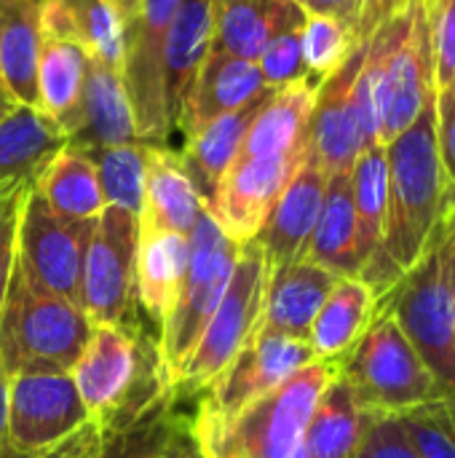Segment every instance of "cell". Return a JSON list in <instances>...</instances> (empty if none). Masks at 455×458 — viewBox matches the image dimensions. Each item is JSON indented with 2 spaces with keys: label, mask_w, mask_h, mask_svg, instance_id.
Masks as SVG:
<instances>
[{
  "label": "cell",
  "mask_w": 455,
  "mask_h": 458,
  "mask_svg": "<svg viewBox=\"0 0 455 458\" xmlns=\"http://www.w3.org/2000/svg\"><path fill=\"white\" fill-rule=\"evenodd\" d=\"M386 161L389 209L383 242L362 271L378 298L421 260L455 207V185L437 148L434 97L400 137L386 142Z\"/></svg>",
  "instance_id": "obj_1"
},
{
  "label": "cell",
  "mask_w": 455,
  "mask_h": 458,
  "mask_svg": "<svg viewBox=\"0 0 455 458\" xmlns=\"http://www.w3.org/2000/svg\"><path fill=\"white\" fill-rule=\"evenodd\" d=\"M437 94L424 0L373 32L354 83V107L365 148L400 137Z\"/></svg>",
  "instance_id": "obj_2"
},
{
  "label": "cell",
  "mask_w": 455,
  "mask_h": 458,
  "mask_svg": "<svg viewBox=\"0 0 455 458\" xmlns=\"http://www.w3.org/2000/svg\"><path fill=\"white\" fill-rule=\"evenodd\" d=\"M335 373V362L314 360L233 419L206 421L193 416L198 448L206 458H292L303 448L316 400Z\"/></svg>",
  "instance_id": "obj_3"
},
{
  "label": "cell",
  "mask_w": 455,
  "mask_h": 458,
  "mask_svg": "<svg viewBox=\"0 0 455 458\" xmlns=\"http://www.w3.org/2000/svg\"><path fill=\"white\" fill-rule=\"evenodd\" d=\"M94 333V322L80 303L32 287L13 266V276L0 309V370L70 373Z\"/></svg>",
  "instance_id": "obj_4"
},
{
  "label": "cell",
  "mask_w": 455,
  "mask_h": 458,
  "mask_svg": "<svg viewBox=\"0 0 455 458\" xmlns=\"http://www.w3.org/2000/svg\"><path fill=\"white\" fill-rule=\"evenodd\" d=\"M338 373L370 413L400 416L424 403L448 397L394 314L381 303L362 341L338 365Z\"/></svg>",
  "instance_id": "obj_5"
},
{
  "label": "cell",
  "mask_w": 455,
  "mask_h": 458,
  "mask_svg": "<svg viewBox=\"0 0 455 458\" xmlns=\"http://www.w3.org/2000/svg\"><path fill=\"white\" fill-rule=\"evenodd\" d=\"M188 274L169 317L158 327L161 335L156 341L172 381L217 311L241 252V247L223 233L209 209L201 212L198 223L188 233Z\"/></svg>",
  "instance_id": "obj_6"
},
{
  "label": "cell",
  "mask_w": 455,
  "mask_h": 458,
  "mask_svg": "<svg viewBox=\"0 0 455 458\" xmlns=\"http://www.w3.org/2000/svg\"><path fill=\"white\" fill-rule=\"evenodd\" d=\"M378 303L394 314L445 394H455V298L445 268L442 231Z\"/></svg>",
  "instance_id": "obj_7"
},
{
  "label": "cell",
  "mask_w": 455,
  "mask_h": 458,
  "mask_svg": "<svg viewBox=\"0 0 455 458\" xmlns=\"http://www.w3.org/2000/svg\"><path fill=\"white\" fill-rule=\"evenodd\" d=\"M268 287V266L260 244L252 239L241 244L228 290L206 322L201 338L188 354L185 365L177 370L172 389L174 397L201 394L223 373V368L236 357V352L255 335L263 322V301Z\"/></svg>",
  "instance_id": "obj_8"
},
{
  "label": "cell",
  "mask_w": 455,
  "mask_h": 458,
  "mask_svg": "<svg viewBox=\"0 0 455 458\" xmlns=\"http://www.w3.org/2000/svg\"><path fill=\"white\" fill-rule=\"evenodd\" d=\"M137 250L139 217L105 207L94 220L80 268V309L94 325L137 327Z\"/></svg>",
  "instance_id": "obj_9"
},
{
  "label": "cell",
  "mask_w": 455,
  "mask_h": 458,
  "mask_svg": "<svg viewBox=\"0 0 455 458\" xmlns=\"http://www.w3.org/2000/svg\"><path fill=\"white\" fill-rule=\"evenodd\" d=\"M94 220H67L29 185L16 236V271L38 290L80 303V268Z\"/></svg>",
  "instance_id": "obj_10"
},
{
  "label": "cell",
  "mask_w": 455,
  "mask_h": 458,
  "mask_svg": "<svg viewBox=\"0 0 455 458\" xmlns=\"http://www.w3.org/2000/svg\"><path fill=\"white\" fill-rule=\"evenodd\" d=\"M182 0H145L123 30L121 78L137 123L139 142L169 145L172 126L164 105V48Z\"/></svg>",
  "instance_id": "obj_11"
},
{
  "label": "cell",
  "mask_w": 455,
  "mask_h": 458,
  "mask_svg": "<svg viewBox=\"0 0 455 458\" xmlns=\"http://www.w3.org/2000/svg\"><path fill=\"white\" fill-rule=\"evenodd\" d=\"M316 357L308 341L287 338L265 330L263 325L255 335L236 352V357L223 368V373L201 392V405L196 419L225 421L241 413L249 403L268 394L300 368L311 365Z\"/></svg>",
  "instance_id": "obj_12"
},
{
  "label": "cell",
  "mask_w": 455,
  "mask_h": 458,
  "mask_svg": "<svg viewBox=\"0 0 455 458\" xmlns=\"http://www.w3.org/2000/svg\"><path fill=\"white\" fill-rule=\"evenodd\" d=\"M88 419L70 373H27L8 378L5 437L16 451L40 456L78 432Z\"/></svg>",
  "instance_id": "obj_13"
},
{
  "label": "cell",
  "mask_w": 455,
  "mask_h": 458,
  "mask_svg": "<svg viewBox=\"0 0 455 458\" xmlns=\"http://www.w3.org/2000/svg\"><path fill=\"white\" fill-rule=\"evenodd\" d=\"M308 148L271 158H236L206 204L215 223L239 247L252 242L268 220L282 191L303 164Z\"/></svg>",
  "instance_id": "obj_14"
},
{
  "label": "cell",
  "mask_w": 455,
  "mask_h": 458,
  "mask_svg": "<svg viewBox=\"0 0 455 458\" xmlns=\"http://www.w3.org/2000/svg\"><path fill=\"white\" fill-rule=\"evenodd\" d=\"M365 48L367 43H357L346 62L319 83L314 97L308 153L327 174L351 172L357 156L365 150L354 107V83L365 59Z\"/></svg>",
  "instance_id": "obj_15"
},
{
  "label": "cell",
  "mask_w": 455,
  "mask_h": 458,
  "mask_svg": "<svg viewBox=\"0 0 455 458\" xmlns=\"http://www.w3.org/2000/svg\"><path fill=\"white\" fill-rule=\"evenodd\" d=\"M327 177L330 174L311 158V153H306L303 164L298 166V172L282 191L279 201L274 204L268 220L255 236V242L263 250L268 276L284 266L303 260L322 212Z\"/></svg>",
  "instance_id": "obj_16"
},
{
  "label": "cell",
  "mask_w": 455,
  "mask_h": 458,
  "mask_svg": "<svg viewBox=\"0 0 455 458\" xmlns=\"http://www.w3.org/2000/svg\"><path fill=\"white\" fill-rule=\"evenodd\" d=\"M268 91L271 89L265 86L255 62L223 51H209L185 94L174 131H180L185 140L209 121L241 110L244 105L265 97Z\"/></svg>",
  "instance_id": "obj_17"
},
{
  "label": "cell",
  "mask_w": 455,
  "mask_h": 458,
  "mask_svg": "<svg viewBox=\"0 0 455 458\" xmlns=\"http://www.w3.org/2000/svg\"><path fill=\"white\" fill-rule=\"evenodd\" d=\"M126 142H139V137L121 70L88 56L78 118L67 145L78 150H97Z\"/></svg>",
  "instance_id": "obj_18"
},
{
  "label": "cell",
  "mask_w": 455,
  "mask_h": 458,
  "mask_svg": "<svg viewBox=\"0 0 455 458\" xmlns=\"http://www.w3.org/2000/svg\"><path fill=\"white\" fill-rule=\"evenodd\" d=\"M306 11L295 0H215L212 48L247 62L260 59L271 40L303 30Z\"/></svg>",
  "instance_id": "obj_19"
},
{
  "label": "cell",
  "mask_w": 455,
  "mask_h": 458,
  "mask_svg": "<svg viewBox=\"0 0 455 458\" xmlns=\"http://www.w3.org/2000/svg\"><path fill=\"white\" fill-rule=\"evenodd\" d=\"M204 209V199L198 196L180 153L172 145H150L139 231H174L188 236Z\"/></svg>",
  "instance_id": "obj_20"
},
{
  "label": "cell",
  "mask_w": 455,
  "mask_h": 458,
  "mask_svg": "<svg viewBox=\"0 0 455 458\" xmlns=\"http://www.w3.org/2000/svg\"><path fill=\"white\" fill-rule=\"evenodd\" d=\"M341 276L311 263L298 260L268 276L263 301V327L287 338L308 341L311 325Z\"/></svg>",
  "instance_id": "obj_21"
},
{
  "label": "cell",
  "mask_w": 455,
  "mask_h": 458,
  "mask_svg": "<svg viewBox=\"0 0 455 458\" xmlns=\"http://www.w3.org/2000/svg\"><path fill=\"white\" fill-rule=\"evenodd\" d=\"M322 81L306 78L274 89L257 110L236 158H271L308 148V121Z\"/></svg>",
  "instance_id": "obj_22"
},
{
  "label": "cell",
  "mask_w": 455,
  "mask_h": 458,
  "mask_svg": "<svg viewBox=\"0 0 455 458\" xmlns=\"http://www.w3.org/2000/svg\"><path fill=\"white\" fill-rule=\"evenodd\" d=\"M375 309L378 295L362 276H341L311 325L308 346L314 357L341 365L367 333Z\"/></svg>",
  "instance_id": "obj_23"
},
{
  "label": "cell",
  "mask_w": 455,
  "mask_h": 458,
  "mask_svg": "<svg viewBox=\"0 0 455 458\" xmlns=\"http://www.w3.org/2000/svg\"><path fill=\"white\" fill-rule=\"evenodd\" d=\"M40 32L70 40L115 70L123 64V21L110 0H40Z\"/></svg>",
  "instance_id": "obj_24"
},
{
  "label": "cell",
  "mask_w": 455,
  "mask_h": 458,
  "mask_svg": "<svg viewBox=\"0 0 455 458\" xmlns=\"http://www.w3.org/2000/svg\"><path fill=\"white\" fill-rule=\"evenodd\" d=\"M215 0H182L164 48V105L174 134L185 94L212 48Z\"/></svg>",
  "instance_id": "obj_25"
},
{
  "label": "cell",
  "mask_w": 455,
  "mask_h": 458,
  "mask_svg": "<svg viewBox=\"0 0 455 458\" xmlns=\"http://www.w3.org/2000/svg\"><path fill=\"white\" fill-rule=\"evenodd\" d=\"M268 94L244 105L241 110H233V113H225V115L209 121L206 126H201L198 131H193L190 137L182 140V148L177 153H180L198 196L204 199V207L212 201L220 180L236 161V156L244 145V137L257 115V110L268 99Z\"/></svg>",
  "instance_id": "obj_26"
},
{
  "label": "cell",
  "mask_w": 455,
  "mask_h": 458,
  "mask_svg": "<svg viewBox=\"0 0 455 458\" xmlns=\"http://www.w3.org/2000/svg\"><path fill=\"white\" fill-rule=\"evenodd\" d=\"M40 0H0V86L38 110Z\"/></svg>",
  "instance_id": "obj_27"
},
{
  "label": "cell",
  "mask_w": 455,
  "mask_h": 458,
  "mask_svg": "<svg viewBox=\"0 0 455 458\" xmlns=\"http://www.w3.org/2000/svg\"><path fill=\"white\" fill-rule=\"evenodd\" d=\"M67 145V137L40 110L19 105L0 123V193L29 185Z\"/></svg>",
  "instance_id": "obj_28"
},
{
  "label": "cell",
  "mask_w": 455,
  "mask_h": 458,
  "mask_svg": "<svg viewBox=\"0 0 455 458\" xmlns=\"http://www.w3.org/2000/svg\"><path fill=\"white\" fill-rule=\"evenodd\" d=\"M370 421L373 413L362 408L349 381L335 373L322 389L311 421L306 427V454L308 458H354Z\"/></svg>",
  "instance_id": "obj_29"
},
{
  "label": "cell",
  "mask_w": 455,
  "mask_h": 458,
  "mask_svg": "<svg viewBox=\"0 0 455 458\" xmlns=\"http://www.w3.org/2000/svg\"><path fill=\"white\" fill-rule=\"evenodd\" d=\"M303 260H311L333 271L335 276L362 274L359 244H357V215L351 199V172H338L327 177L322 212L314 225Z\"/></svg>",
  "instance_id": "obj_30"
},
{
  "label": "cell",
  "mask_w": 455,
  "mask_h": 458,
  "mask_svg": "<svg viewBox=\"0 0 455 458\" xmlns=\"http://www.w3.org/2000/svg\"><path fill=\"white\" fill-rule=\"evenodd\" d=\"M190 244L185 233L139 231L137 250V303L150 319L164 325L188 274Z\"/></svg>",
  "instance_id": "obj_31"
},
{
  "label": "cell",
  "mask_w": 455,
  "mask_h": 458,
  "mask_svg": "<svg viewBox=\"0 0 455 458\" xmlns=\"http://www.w3.org/2000/svg\"><path fill=\"white\" fill-rule=\"evenodd\" d=\"M86 70L88 54L80 46L43 35L38 56V110L54 121L64 137L75 129Z\"/></svg>",
  "instance_id": "obj_32"
},
{
  "label": "cell",
  "mask_w": 455,
  "mask_h": 458,
  "mask_svg": "<svg viewBox=\"0 0 455 458\" xmlns=\"http://www.w3.org/2000/svg\"><path fill=\"white\" fill-rule=\"evenodd\" d=\"M32 185L46 199V204L67 220H97L107 207L94 161L70 145H64L43 166Z\"/></svg>",
  "instance_id": "obj_33"
},
{
  "label": "cell",
  "mask_w": 455,
  "mask_h": 458,
  "mask_svg": "<svg viewBox=\"0 0 455 458\" xmlns=\"http://www.w3.org/2000/svg\"><path fill=\"white\" fill-rule=\"evenodd\" d=\"M99 458H206L196 443L190 419L174 413V403L153 411L142 421L107 432Z\"/></svg>",
  "instance_id": "obj_34"
},
{
  "label": "cell",
  "mask_w": 455,
  "mask_h": 458,
  "mask_svg": "<svg viewBox=\"0 0 455 458\" xmlns=\"http://www.w3.org/2000/svg\"><path fill=\"white\" fill-rule=\"evenodd\" d=\"M351 199L357 215V244L362 271L378 255L389 209V161L386 145L365 148L351 166ZM362 276V274H359Z\"/></svg>",
  "instance_id": "obj_35"
},
{
  "label": "cell",
  "mask_w": 455,
  "mask_h": 458,
  "mask_svg": "<svg viewBox=\"0 0 455 458\" xmlns=\"http://www.w3.org/2000/svg\"><path fill=\"white\" fill-rule=\"evenodd\" d=\"M147 148V142H126L113 148L83 150L97 166L99 188L107 207H118L139 217L145 199Z\"/></svg>",
  "instance_id": "obj_36"
},
{
  "label": "cell",
  "mask_w": 455,
  "mask_h": 458,
  "mask_svg": "<svg viewBox=\"0 0 455 458\" xmlns=\"http://www.w3.org/2000/svg\"><path fill=\"white\" fill-rule=\"evenodd\" d=\"M421 458H455V394L397 416Z\"/></svg>",
  "instance_id": "obj_37"
},
{
  "label": "cell",
  "mask_w": 455,
  "mask_h": 458,
  "mask_svg": "<svg viewBox=\"0 0 455 458\" xmlns=\"http://www.w3.org/2000/svg\"><path fill=\"white\" fill-rule=\"evenodd\" d=\"M300 43H303V62L311 78L316 81H324L333 70H338L357 46L351 27L330 16H308V13L300 30Z\"/></svg>",
  "instance_id": "obj_38"
},
{
  "label": "cell",
  "mask_w": 455,
  "mask_h": 458,
  "mask_svg": "<svg viewBox=\"0 0 455 458\" xmlns=\"http://www.w3.org/2000/svg\"><path fill=\"white\" fill-rule=\"evenodd\" d=\"M257 70H260V75H263L268 89H284L290 83L311 78V72H308V67L303 62L300 30L284 32L276 40H271L268 48L257 59Z\"/></svg>",
  "instance_id": "obj_39"
},
{
  "label": "cell",
  "mask_w": 455,
  "mask_h": 458,
  "mask_svg": "<svg viewBox=\"0 0 455 458\" xmlns=\"http://www.w3.org/2000/svg\"><path fill=\"white\" fill-rule=\"evenodd\" d=\"M437 86L455 81V0H424Z\"/></svg>",
  "instance_id": "obj_40"
},
{
  "label": "cell",
  "mask_w": 455,
  "mask_h": 458,
  "mask_svg": "<svg viewBox=\"0 0 455 458\" xmlns=\"http://www.w3.org/2000/svg\"><path fill=\"white\" fill-rule=\"evenodd\" d=\"M354 458H421L397 416L373 413L365 440Z\"/></svg>",
  "instance_id": "obj_41"
},
{
  "label": "cell",
  "mask_w": 455,
  "mask_h": 458,
  "mask_svg": "<svg viewBox=\"0 0 455 458\" xmlns=\"http://www.w3.org/2000/svg\"><path fill=\"white\" fill-rule=\"evenodd\" d=\"M29 185H19V188L0 193V309H3V301L13 276V266H16L19 217H21V207H24Z\"/></svg>",
  "instance_id": "obj_42"
},
{
  "label": "cell",
  "mask_w": 455,
  "mask_h": 458,
  "mask_svg": "<svg viewBox=\"0 0 455 458\" xmlns=\"http://www.w3.org/2000/svg\"><path fill=\"white\" fill-rule=\"evenodd\" d=\"M434 121H437V148L442 166L455 185V81L437 86L434 94Z\"/></svg>",
  "instance_id": "obj_43"
},
{
  "label": "cell",
  "mask_w": 455,
  "mask_h": 458,
  "mask_svg": "<svg viewBox=\"0 0 455 458\" xmlns=\"http://www.w3.org/2000/svg\"><path fill=\"white\" fill-rule=\"evenodd\" d=\"M107 432L97 419H88L78 432L64 437L59 445L48 448L38 458H99L105 454Z\"/></svg>",
  "instance_id": "obj_44"
},
{
  "label": "cell",
  "mask_w": 455,
  "mask_h": 458,
  "mask_svg": "<svg viewBox=\"0 0 455 458\" xmlns=\"http://www.w3.org/2000/svg\"><path fill=\"white\" fill-rule=\"evenodd\" d=\"M416 0H359L357 19H354V40L367 43L378 27H383L389 19L410 8Z\"/></svg>",
  "instance_id": "obj_45"
},
{
  "label": "cell",
  "mask_w": 455,
  "mask_h": 458,
  "mask_svg": "<svg viewBox=\"0 0 455 458\" xmlns=\"http://www.w3.org/2000/svg\"><path fill=\"white\" fill-rule=\"evenodd\" d=\"M295 3L308 16H330V19H338L341 24L351 27V32H354V19H357L359 0H295Z\"/></svg>",
  "instance_id": "obj_46"
},
{
  "label": "cell",
  "mask_w": 455,
  "mask_h": 458,
  "mask_svg": "<svg viewBox=\"0 0 455 458\" xmlns=\"http://www.w3.org/2000/svg\"><path fill=\"white\" fill-rule=\"evenodd\" d=\"M442 252H445V268H448V282H451V293L455 298V207L448 215L445 225H442Z\"/></svg>",
  "instance_id": "obj_47"
},
{
  "label": "cell",
  "mask_w": 455,
  "mask_h": 458,
  "mask_svg": "<svg viewBox=\"0 0 455 458\" xmlns=\"http://www.w3.org/2000/svg\"><path fill=\"white\" fill-rule=\"evenodd\" d=\"M5 394H8V376L0 370V458H38L16 451V448L8 443V437H5Z\"/></svg>",
  "instance_id": "obj_48"
},
{
  "label": "cell",
  "mask_w": 455,
  "mask_h": 458,
  "mask_svg": "<svg viewBox=\"0 0 455 458\" xmlns=\"http://www.w3.org/2000/svg\"><path fill=\"white\" fill-rule=\"evenodd\" d=\"M142 3H145V0H110V5L118 11V16H121V21H123V30L137 19Z\"/></svg>",
  "instance_id": "obj_49"
},
{
  "label": "cell",
  "mask_w": 455,
  "mask_h": 458,
  "mask_svg": "<svg viewBox=\"0 0 455 458\" xmlns=\"http://www.w3.org/2000/svg\"><path fill=\"white\" fill-rule=\"evenodd\" d=\"M16 107H19V105H16V99H13V97L0 86V123H3V121L16 110Z\"/></svg>",
  "instance_id": "obj_50"
}]
</instances>
